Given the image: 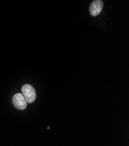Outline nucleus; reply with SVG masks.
<instances>
[{
  "instance_id": "f257e3e1",
  "label": "nucleus",
  "mask_w": 129,
  "mask_h": 146,
  "mask_svg": "<svg viewBox=\"0 0 129 146\" xmlns=\"http://www.w3.org/2000/svg\"><path fill=\"white\" fill-rule=\"evenodd\" d=\"M22 92L27 103L31 104L35 101L37 98V94L33 86L28 84L23 85L22 87Z\"/></svg>"
},
{
  "instance_id": "f03ea898",
  "label": "nucleus",
  "mask_w": 129,
  "mask_h": 146,
  "mask_svg": "<svg viewBox=\"0 0 129 146\" xmlns=\"http://www.w3.org/2000/svg\"><path fill=\"white\" fill-rule=\"evenodd\" d=\"M12 104L13 106L19 110H24L27 106V103L23 94L16 93L12 97Z\"/></svg>"
},
{
  "instance_id": "7ed1b4c3",
  "label": "nucleus",
  "mask_w": 129,
  "mask_h": 146,
  "mask_svg": "<svg viewBox=\"0 0 129 146\" xmlns=\"http://www.w3.org/2000/svg\"><path fill=\"white\" fill-rule=\"evenodd\" d=\"M103 8L102 0H94L90 6V13L93 17H97L101 13Z\"/></svg>"
}]
</instances>
